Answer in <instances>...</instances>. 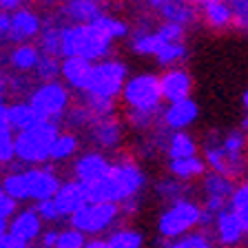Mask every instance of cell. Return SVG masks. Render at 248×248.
<instances>
[{
    "mask_svg": "<svg viewBox=\"0 0 248 248\" xmlns=\"http://www.w3.org/2000/svg\"><path fill=\"white\" fill-rule=\"evenodd\" d=\"M232 188H235V180L231 177L222 175V173H213V170L204 173V177L200 180V204L208 213V217H213L224 208H231Z\"/></svg>",
    "mask_w": 248,
    "mask_h": 248,
    "instance_id": "10",
    "label": "cell"
},
{
    "mask_svg": "<svg viewBox=\"0 0 248 248\" xmlns=\"http://www.w3.org/2000/svg\"><path fill=\"white\" fill-rule=\"evenodd\" d=\"M166 160H180V157H193L200 155V140L191 135L188 131H177L169 133L164 142Z\"/></svg>",
    "mask_w": 248,
    "mask_h": 248,
    "instance_id": "22",
    "label": "cell"
},
{
    "mask_svg": "<svg viewBox=\"0 0 248 248\" xmlns=\"http://www.w3.org/2000/svg\"><path fill=\"white\" fill-rule=\"evenodd\" d=\"M91 69H93V62L82 60V58H64V60L60 62V76H62V80H64V84L73 87L80 93L87 87Z\"/></svg>",
    "mask_w": 248,
    "mask_h": 248,
    "instance_id": "21",
    "label": "cell"
},
{
    "mask_svg": "<svg viewBox=\"0 0 248 248\" xmlns=\"http://www.w3.org/2000/svg\"><path fill=\"white\" fill-rule=\"evenodd\" d=\"M120 98H122V104L126 107V113L160 120L162 102H164L160 91V76L151 71L129 76Z\"/></svg>",
    "mask_w": 248,
    "mask_h": 248,
    "instance_id": "4",
    "label": "cell"
},
{
    "mask_svg": "<svg viewBox=\"0 0 248 248\" xmlns=\"http://www.w3.org/2000/svg\"><path fill=\"white\" fill-rule=\"evenodd\" d=\"M188 56V46H186V40L182 42H169L155 53L153 60L160 64L162 69H173V67H182V62Z\"/></svg>",
    "mask_w": 248,
    "mask_h": 248,
    "instance_id": "29",
    "label": "cell"
},
{
    "mask_svg": "<svg viewBox=\"0 0 248 248\" xmlns=\"http://www.w3.org/2000/svg\"><path fill=\"white\" fill-rule=\"evenodd\" d=\"M18 213V202H14L5 191H2V186H0V217H5V219H11V217Z\"/></svg>",
    "mask_w": 248,
    "mask_h": 248,
    "instance_id": "42",
    "label": "cell"
},
{
    "mask_svg": "<svg viewBox=\"0 0 248 248\" xmlns=\"http://www.w3.org/2000/svg\"><path fill=\"white\" fill-rule=\"evenodd\" d=\"M184 2H186V5H191V7H195V9H197V7H204L206 2H213V0H184Z\"/></svg>",
    "mask_w": 248,
    "mask_h": 248,
    "instance_id": "49",
    "label": "cell"
},
{
    "mask_svg": "<svg viewBox=\"0 0 248 248\" xmlns=\"http://www.w3.org/2000/svg\"><path fill=\"white\" fill-rule=\"evenodd\" d=\"M237 215H239V219H242V226H244V231H246V235H248V211L237 213Z\"/></svg>",
    "mask_w": 248,
    "mask_h": 248,
    "instance_id": "50",
    "label": "cell"
},
{
    "mask_svg": "<svg viewBox=\"0 0 248 248\" xmlns=\"http://www.w3.org/2000/svg\"><path fill=\"white\" fill-rule=\"evenodd\" d=\"M244 131H246V135H248V118H246V122H244Z\"/></svg>",
    "mask_w": 248,
    "mask_h": 248,
    "instance_id": "54",
    "label": "cell"
},
{
    "mask_svg": "<svg viewBox=\"0 0 248 248\" xmlns=\"http://www.w3.org/2000/svg\"><path fill=\"white\" fill-rule=\"evenodd\" d=\"M78 149H80V140H78L76 133H71V131L58 133V138L51 144V151H49V160L51 162L69 160V157H73L78 153Z\"/></svg>",
    "mask_w": 248,
    "mask_h": 248,
    "instance_id": "30",
    "label": "cell"
},
{
    "mask_svg": "<svg viewBox=\"0 0 248 248\" xmlns=\"http://www.w3.org/2000/svg\"><path fill=\"white\" fill-rule=\"evenodd\" d=\"M40 33V18L29 9H18L16 14H11V31L9 40L22 42L29 38H36Z\"/></svg>",
    "mask_w": 248,
    "mask_h": 248,
    "instance_id": "24",
    "label": "cell"
},
{
    "mask_svg": "<svg viewBox=\"0 0 248 248\" xmlns=\"http://www.w3.org/2000/svg\"><path fill=\"white\" fill-rule=\"evenodd\" d=\"M202 22L211 31H226L232 27V11L226 0H213L200 9Z\"/></svg>",
    "mask_w": 248,
    "mask_h": 248,
    "instance_id": "23",
    "label": "cell"
},
{
    "mask_svg": "<svg viewBox=\"0 0 248 248\" xmlns=\"http://www.w3.org/2000/svg\"><path fill=\"white\" fill-rule=\"evenodd\" d=\"M56 239H58V231L56 228H46V231H42L40 235V248H53L56 246Z\"/></svg>",
    "mask_w": 248,
    "mask_h": 248,
    "instance_id": "43",
    "label": "cell"
},
{
    "mask_svg": "<svg viewBox=\"0 0 248 248\" xmlns=\"http://www.w3.org/2000/svg\"><path fill=\"white\" fill-rule=\"evenodd\" d=\"M36 211H38V215L42 217V222H49V224L62 222V217H60V213H58V208H56V204H53V200L38 202V204H36Z\"/></svg>",
    "mask_w": 248,
    "mask_h": 248,
    "instance_id": "41",
    "label": "cell"
},
{
    "mask_svg": "<svg viewBox=\"0 0 248 248\" xmlns=\"http://www.w3.org/2000/svg\"><path fill=\"white\" fill-rule=\"evenodd\" d=\"M0 248H27V246H22L20 242H16L9 235H5V237H0Z\"/></svg>",
    "mask_w": 248,
    "mask_h": 248,
    "instance_id": "45",
    "label": "cell"
},
{
    "mask_svg": "<svg viewBox=\"0 0 248 248\" xmlns=\"http://www.w3.org/2000/svg\"><path fill=\"white\" fill-rule=\"evenodd\" d=\"M111 164L113 162L108 160L102 151H89V153H82L73 164V180L78 184H82L84 188L98 184L100 180L108 175L111 170Z\"/></svg>",
    "mask_w": 248,
    "mask_h": 248,
    "instance_id": "13",
    "label": "cell"
},
{
    "mask_svg": "<svg viewBox=\"0 0 248 248\" xmlns=\"http://www.w3.org/2000/svg\"><path fill=\"white\" fill-rule=\"evenodd\" d=\"M42 217L38 215L36 206L33 208H22V211H18L14 217L9 219V228H7V235L9 237H14L16 242H20L22 246L29 248L33 242H38L42 235V231H45V226H42Z\"/></svg>",
    "mask_w": 248,
    "mask_h": 248,
    "instance_id": "15",
    "label": "cell"
},
{
    "mask_svg": "<svg viewBox=\"0 0 248 248\" xmlns=\"http://www.w3.org/2000/svg\"><path fill=\"white\" fill-rule=\"evenodd\" d=\"M188 191H191V186L184 184V182H180V180H175V177H170V175L160 177L153 186L155 197H157L164 206L166 204H173V202H177V200H182V197H188Z\"/></svg>",
    "mask_w": 248,
    "mask_h": 248,
    "instance_id": "27",
    "label": "cell"
},
{
    "mask_svg": "<svg viewBox=\"0 0 248 248\" xmlns=\"http://www.w3.org/2000/svg\"><path fill=\"white\" fill-rule=\"evenodd\" d=\"M84 244H87V237L80 231L69 226V228L58 231V239L53 248H84Z\"/></svg>",
    "mask_w": 248,
    "mask_h": 248,
    "instance_id": "37",
    "label": "cell"
},
{
    "mask_svg": "<svg viewBox=\"0 0 248 248\" xmlns=\"http://www.w3.org/2000/svg\"><path fill=\"white\" fill-rule=\"evenodd\" d=\"M2 91H5V78L0 76V93H2Z\"/></svg>",
    "mask_w": 248,
    "mask_h": 248,
    "instance_id": "53",
    "label": "cell"
},
{
    "mask_svg": "<svg viewBox=\"0 0 248 248\" xmlns=\"http://www.w3.org/2000/svg\"><path fill=\"white\" fill-rule=\"evenodd\" d=\"M36 122H40L36 115V111L31 108L29 102H20L14 104V107H7V124L11 126V131H27L29 126H33Z\"/></svg>",
    "mask_w": 248,
    "mask_h": 248,
    "instance_id": "28",
    "label": "cell"
},
{
    "mask_svg": "<svg viewBox=\"0 0 248 248\" xmlns=\"http://www.w3.org/2000/svg\"><path fill=\"white\" fill-rule=\"evenodd\" d=\"M113 42L93 25H69L62 27V56L82 58L89 62L107 60Z\"/></svg>",
    "mask_w": 248,
    "mask_h": 248,
    "instance_id": "5",
    "label": "cell"
},
{
    "mask_svg": "<svg viewBox=\"0 0 248 248\" xmlns=\"http://www.w3.org/2000/svg\"><path fill=\"white\" fill-rule=\"evenodd\" d=\"M40 51L42 56L58 58L62 56V27H49L40 33Z\"/></svg>",
    "mask_w": 248,
    "mask_h": 248,
    "instance_id": "34",
    "label": "cell"
},
{
    "mask_svg": "<svg viewBox=\"0 0 248 248\" xmlns=\"http://www.w3.org/2000/svg\"><path fill=\"white\" fill-rule=\"evenodd\" d=\"M146 7L162 18V22H173L180 27H191L197 20V9L184 0H144Z\"/></svg>",
    "mask_w": 248,
    "mask_h": 248,
    "instance_id": "17",
    "label": "cell"
},
{
    "mask_svg": "<svg viewBox=\"0 0 248 248\" xmlns=\"http://www.w3.org/2000/svg\"><path fill=\"white\" fill-rule=\"evenodd\" d=\"M231 208L235 213H244L248 211V177L235 182V188H232L231 195Z\"/></svg>",
    "mask_w": 248,
    "mask_h": 248,
    "instance_id": "39",
    "label": "cell"
},
{
    "mask_svg": "<svg viewBox=\"0 0 248 248\" xmlns=\"http://www.w3.org/2000/svg\"><path fill=\"white\" fill-rule=\"evenodd\" d=\"M7 228H9V219L0 217V237H5V235H7Z\"/></svg>",
    "mask_w": 248,
    "mask_h": 248,
    "instance_id": "48",
    "label": "cell"
},
{
    "mask_svg": "<svg viewBox=\"0 0 248 248\" xmlns=\"http://www.w3.org/2000/svg\"><path fill=\"white\" fill-rule=\"evenodd\" d=\"M104 239H107L108 248H144V232L131 224L113 228Z\"/></svg>",
    "mask_w": 248,
    "mask_h": 248,
    "instance_id": "26",
    "label": "cell"
},
{
    "mask_svg": "<svg viewBox=\"0 0 248 248\" xmlns=\"http://www.w3.org/2000/svg\"><path fill=\"white\" fill-rule=\"evenodd\" d=\"M16 157V138L7 122L0 124V162H11Z\"/></svg>",
    "mask_w": 248,
    "mask_h": 248,
    "instance_id": "36",
    "label": "cell"
},
{
    "mask_svg": "<svg viewBox=\"0 0 248 248\" xmlns=\"http://www.w3.org/2000/svg\"><path fill=\"white\" fill-rule=\"evenodd\" d=\"M126 78H129V67H126V62L118 60V58H107V60L93 62L89 82L82 91L84 100L115 104V100L122 95Z\"/></svg>",
    "mask_w": 248,
    "mask_h": 248,
    "instance_id": "6",
    "label": "cell"
},
{
    "mask_svg": "<svg viewBox=\"0 0 248 248\" xmlns=\"http://www.w3.org/2000/svg\"><path fill=\"white\" fill-rule=\"evenodd\" d=\"M195 87L191 71L182 64V67H173V69H164L160 73V91H162V100L166 104L170 102H180V100H188Z\"/></svg>",
    "mask_w": 248,
    "mask_h": 248,
    "instance_id": "14",
    "label": "cell"
},
{
    "mask_svg": "<svg viewBox=\"0 0 248 248\" xmlns=\"http://www.w3.org/2000/svg\"><path fill=\"white\" fill-rule=\"evenodd\" d=\"M232 11V27L248 36V0H226Z\"/></svg>",
    "mask_w": 248,
    "mask_h": 248,
    "instance_id": "38",
    "label": "cell"
},
{
    "mask_svg": "<svg viewBox=\"0 0 248 248\" xmlns=\"http://www.w3.org/2000/svg\"><path fill=\"white\" fill-rule=\"evenodd\" d=\"M242 248H248V239H246V242H244V246Z\"/></svg>",
    "mask_w": 248,
    "mask_h": 248,
    "instance_id": "56",
    "label": "cell"
},
{
    "mask_svg": "<svg viewBox=\"0 0 248 248\" xmlns=\"http://www.w3.org/2000/svg\"><path fill=\"white\" fill-rule=\"evenodd\" d=\"M71 95H69L67 84L51 80V82H42L36 91L31 93V108L36 111L38 120H46V122H56L58 118L64 115L69 108Z\"/></svg>",
    "mask_w": 248,
    "mask_h": 248,
    "instance_id": "9",
    "label": "cell"
},
{
    "mask_svg": "<svg viewBox=\"0 0 248 248\" xmlns=\"http://www.w3.org/2000/svg\"><path fill=\"white\" fill-rule=\"evenodd\" d=\"M40 56H42V53L38 51V46L20 45V46H16L14 53H11V62H14V67L20 69V71H31V69L38 67Z\"/></svg>",
    "mask_w": 248,
    "mask_h": 248,
    "instance_id": "33",
    "label": "cell"
},
{
    "mask_svg": "<svg viewBox=\"0 0 248 248\" xmlns=\"http://www.w3.org/2000/svg\"><path fill=\"white\" fill-rule=\"evenodd\" d=\"M93 2H98V5H104V2H108V0H93Z\"/></svg>",
    "mask_w": 248,
    "mask_h": 248,
    "instance_id": "55",
    "label": "cell"
},
{
    "mask_svg": "<svg viewBox=\"0 0 248 248\" xmlns=\"http://www.w3.org/2000/svg\"><path fill=\"white\" fill-rule=\"evenodd\" d=\"M162 248H215L211 232L206 228H197V231L188 232L180 239H173V242H164Z\"/></svg>",
    "mask_w": 248,
    "mask_h": 248,
    "instance_id": "32",
    "label": "cell"
},
{
    "mask_svg": "<svg viewBox=\"0 0 248 248\" xmlns=\"http://www.w3.org/2000/svg\"><path fill=\"white\" fill-rule=\"evenodd\" d=\"M146 188V173L133 157H120L111 164L104 180L87 188L89 202H104L122 206L126 202L140 200V193Z\"/></svg>",
    "mask_w": 248,
    "mask_h": 248,
    "instance_id": "2",
    "label": "cell"
},
{
    "mask_svg": "<svg viewBox=\"0 0 248 248\" xmlns=\"http://www.w3.org/2000/svg\"><path fill=\"white\" fill-rule=\"evenodd\" d=\"M64 14L71 18V25H91L102 16V9L93 0H67Z\"/></svg>",
    "mask_w": 248,
    "mask_h": 248,
    "instance_id": "25",
    "label": "cell"
},
{
    "mask_svg": "<svg viewBox=\"0 0 248 248\" xmlns=\"http://www.w3.org/2000/svg\"><path fill=\"white\" fill-rule=\"evenodd\" d=\"M0 186H2V191H5L14 202L27 200V188H25V177H22V173H9V175L2 180Z\"/></svg>",
    "mask_w": 248,
    "mask_h": 248,
    "instance_id": "35",
    "label": "cell"
},
{
    "mask_svg": "<svg viewBox=\"0 0 248 248\" xmlns=\"http://www.w3.org/2000/svg\"><path fill=\"white\" fill-rule=\"evenodd\" d=\"M211 237L217 248H242L244 242L248 239L246 231L242 226V219L232 208H224V211L215 213L211 217Z\"/></svg>",
    "mask_w": 248,
    "mask_h": 248,
    "instance_id": "11",
    "label": "cell"
},
{
    "mask_svg": "<svg viewBox=\"0 0 248 248\" xmlns=\"http://www.w3.org/2000/svg\"><path fill=\"white\" fill-rule=\"evenodd\" d=\"M89 133H91L93 142L104 151L118 149L124 140V126L113 113L104 115V118H95L89 124Z\"/></svg>",
    "mask_w": 248,
    "mask_h": 248,
    "instance_id": "18",
    "label": "cell"
},
{
    "mask_svg": "<svg viewBox=\"0 0 248 248\" xmlns=\"http://www.w3.org/2000/svg\"><path fill=\"white\" fill-rule=\"evenodd\" d=\"M208 222H211V217L200 204V200L182 197L173 204L162 206L160 215L155 219V231L162 242H173L197 228H204Z\"/></svg>",
    "mask_w": 248,
    "mask_h": 248,
    "instance_id": "3",
    "label": "cell"
},
{
    "mask_svg": "<svg viewBox=\"0 0 248 248\" xmlns=\"http://www.w3.org/2000/svg\"><path fill=\"white\" fill-rule=\"evenodd\" d=\"M7 122V107L2 104V100H0V124Z\"/></svg>",
    "mask_w": 248,
    "mask_h": 248,
    "instance_id": "51",
    "label": "cell"
},
{
    "mask_svg": "<svg viewBox=\"0 0 248 248\" xmlns=\"http://www.w3.org/2000/svg\"><path fill=\"white\" fill-rule=\"evenodd\" d=\"M20 7V0H0V9L2 11H16Z\"/></svg>",
    "mask_w": 248,
    "mask_h": 248,
    "instance_id": "47",
    "label": "cell"
},
{
    "mask_svg": "<svg viewBox=\"0 0 248 248\" xmlns=\"http://www.w3.org/2000/svg\"><path fill=\"white\" fill-rule=\"evenodd\" d=\"M206 169L237 182L248 169V135L244 129L211 131L200 144Z\"/></svg>",
    "mask_w": 248,
    "mask_h": 248,
    "instance_id": "1",
    "label": "cell"
},
{
    "mask_svg": "<svg viewBox=\"0 0 248 248\" xmlns=\"http://www.w3.org/2000/svg\"><path fill=\"white\" fill-rule=\"evenodd\" d=\"M22 177H25V188H27V200L45 202L51 200L53 195L60 188V177L53 173L51 169H29L22 170Z\"/></svg>",
    "mask_w": 248,
    "mask_h": 248,
    "instance_id": "16",
    "label": "cell"
},
{
    "mask_svg": "<svg viewBox=\"0 0 248 248\" xmlns=\"http://www.w3.org/2000/svg\"><path fill=\"white\" fill-rule=\"evenodd\" d=\"M197 120H200V104L193 98H188L166 104L162 108L157 124L166 133H177V131H188L193 124H197Z\"/></svg>",
    "mask_w": 248,
    "mask_h": 248,
    "instance_id": "12",
    "label": "cell"
},
{
    "mask_svg": "<svg viewBox=\"0 0 248 248\" xmlns=\"http://www.w3.org/2000/svg\"><path fill=\"white\" fill-rule=\"evenodd\" d=\"M9 31H11V16L9 14H0V38H9Z\"/></svg>",
    "mask_w": 248,
    "mask_h": 248,
    "instance_id": "44",
    "label": "cell"
},
{
    "mask_svg": "<svg viewBox=\"0 0 248 248\" xmlns=\"http://www.w3.org/2000/svg\"><path fill=\"white\" fill-rule=\"evenodd\" d=\"M84 248H108V246H107V239L104 237H91V239H87Z\"/></svg>",
    "mask_w": 248,
    "mask_h": 248,
    "instance_id": "46",
    "label": "cell"
},
{
    "mask_svg": "<svg viewBox=\"0 0 248 248\" xmlns=\"http://www.w3.org/2000/svg\"><path fill=\"white\" fill-rule=\"evenodd\" d=\"M51 200H53V204H56V208H58L62 219H71L73 213H78L89 202V195H87V188H84L82 184H78L76 180H71V182L60 184L58 193L51 197Z\"/></svg>",
    "mask_w": 248,
    "mask_h": 248,
    "instance_id": "19",
    "label": "cell"
},
{
    "mask_svg": "<svg viewBox=\"0 0 248 248\" xmlns=\"http://www.w3.org/2000/svg\"><path fill=\"white\" fill-rule=\"evenodd\" d=\"M242 107H244V111H246V115H248V89L244 91V95H242Z\"/></svg>",
    "mask_w": 248,
    "mask_h": 248,
    "instance_id": "52",
    "label": "cell"
},
{
    "mask_svg": "<svg viewBox=\"0 0 248 248\" xmlns=\"http://www.w3.org/2000/svg\"><path fill=\"white\" fill-rule=\"evenodd\" d=\"M60 129L56 122L40 120L27 131L16 135V157H20L27 164H42L49 160L53 140L58 138Z\"/></svg>",
    "mask_w": 248,
    "mask_h": 248,
    "instance_id": "8",
    "label": "cell"
},
{
    "mask_svg": "<svg viewBox=\"0 0 248 248\" xmlns=\"http://www.w3.org/2000/svg\"><path fill=\"white\" fill-rule=\"evenodd\" d=\"M166 170L170 177L191 186V182H200L208 169L202 155H193V157H180V160H166Z\"/></svg>",
    "mask_w": 248,
    "mask_h": 248,
    "instance_id": "20",
    "label": "cell"
},
{
    "mask_svg": "<svg viewBox=\"0 0 248 248\" xmlns=\"http://www.w3.org/2000/svg\"><path fill=\"white\" fill-rule=\"evenodd\" d=\"M93 25L98 27V29L102 31V33H104V36H107L111 42L122 40V38L131 36L129 25H126L122 18H118V16H108V14H104V11H102V16H100L98 20L93 22Z\"/></svg>",
    "mask_w": 248,
    "mask_h": 248,
    "instance_id": "31",
    "label": "cell"
},
{
    "mask_svg": "<svg viewBox=\"0 0 248 248\" xmlns=\"http://www.w3.org/2000/svg\"><path fill=\"white\" fill-rule=\"evenodd\" d=\"M122 211L115 204H104V202H87L78 213L71 215V228L80 231L87 239L102 237L104 232H111L122 222Z\"/></svg>",
    "mask_w": 248,
    "mask_h": 248,
    "instance_id": "7",
    "label": "cell"
},
{
    "mask_svg": "<svg viewBox=\"0 0 248 248\" xmlns=\"http://www.w3.org/2000/svg\"><path fill=\"white\" fill-rule=\"evenodd\" d=\"M36 71H38V78H40L42 82H51V80H56L58 73H60V62H58V58L40 56Z\"/></svg>",
    "mask_w": 248,
    "mask_h": 248,
    "instance_id": "40",
    "label": "cell"
}]
</instances>
